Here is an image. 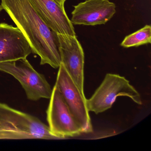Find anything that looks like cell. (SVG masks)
Here are the masks:
<instances>
[{"label":"cell","instance_id":"cell-1","mask_svg":"<svg viewBox=\"0 0 151 151\" xmlns=\"http://www.w3.org/2000/svg\"><path fill=\"white\" fill-rule=\"evenodd\" d=\"M3 9L22 32L40 65L58 68L61 63L57 33L40 17L29 0H1Z\"/></svg>","mask_w":151,"mask_h":151},{"label":"cell","instance_id":"cell-2","mask_svg":"<svg viewBox=\"0 0 151 151\" xmlns=\"http://www.w3.org/2000/svg\"><path fill=\"white\" fill-rule=\"evenodd\" d=\"M60 139L37 117L0 102V139Z\"/></svg>","mask_w":151,"mask_h":151},{"label":"cell","instance_id":"cell-3","mask_svg":"<svg viewBox=\"0 0 151 151\" xmlns=\"http://www.w3.org/2000/svg\"><path fill=\"white\" fill-rule=\"evenodd\" d=\"M127 96L138 105L142 104L138 92L124 77L108 73L93 95L86 100L88 111L99 114L111 108L118 96Z\"/></svg>","mask_w":151,"mask_h":151},{"label":"cell","instance_id":"cell-4","mask_svg":"<svg viewBox=\"0 0 151 151\" xmlns=\"http://www.w3.org/2000/svg\"><path fill=\"white\" fill-rule=\"evenodd\" d=\"M0 70L16 78L30 100L50 99L52 89L44 75L38 72L26 58L0 63Z\"/></svg>","mask_w":151,"mask_h":151},{"label":"cell","instance_id":"cell-5","mask_svg":"<svg viewBox=\"0 0 151 151\" xmlns=\"http://www.w3.org/2000/svg\"><path fill=\"white\" fill-rule=\"evenodd\" d=\"M59 68L55 84L64 101L83 133L92 132L85 95L82 94L62 63H60Z\"/></svg>","mask_w":151,"mask_h":151},{"label":"cell","instance_id":"cell-6","mask_svg":"<svg viewBox=\"0 0 151 151\" xmlns=\"http://www.w3.org/2000/svg\"><path fill=\"white\" fill-rule=\"evenodd\" d=\"M50 99L46 113L51 132L60 139L76 137L83 133L55 84Z\"/></svg>","mask_w":151,"mask_h":151},{"label":"cell","instance_id":"cell-7","mask_svg":"<svg viewBox=\"0 0 151 151\" xmlns=\"http://www.w3.org/2000/svg\"><path fill=\"white\" fill-rule=\"evenodd\" d=\"M61 63L79 88L84 92V53L76 36L57 34Z\"/></svg>","mask_w":151,"mask_h":151},{"label":"cell","instance_id":"cell-8","mask_svg":"<svg viewBox=\"0 0 151 151\" xmlns=\"http://www.w3.org/2000/svg\"><path fill=\"white\" fill-rule=\"evenodd\" d=\"M73 7L70 20L73 25L105 24L116 13L115 4L109 0H86Z\"/></svg>","mask_w":151,"mask_h":151},{"label":"cell","instance_id":"cell-9","mask_svg":"<svg viewBox=\"0 0 151 151\" xmlns=\"http://www.w3.org/2000/svg\"><path fill=\"white\" fill-rule=\"evenodd\" d=\"M32 50L19 28L0 24V63L26 58Z\"/></svg>","mask_w":151,"mask_h":151},{"label":"cell","instance_id":"cell-10","mask_svg":"<svg viewBox=\"0 0 151 151\" xmlns=\"http://www.w3.org/2000/svg\"><path fill=\"white\" fill-rule=\"evenodd\" d=\"M44 22L57 34L76 36L64 7L53 0H29Z\"/></svg>","mask_w":151,"mask_h":151},{"label":"cell","instance_id":"cell-11","mask_svg":"<svg viewBox=\"0 0 151 151\" xmlns=\"http://www.w3.org/2000/svg\"><path fill=\"white\" fill-rule=\"evenodd\" d=\"M151 43V26L146 25L137 31L126 36L121 45L123 47L129 48Z\"/></svg>","mask_w":151,"mask_h":151},{"label":"cell","instance_id":"cell-12","mask_svg":"<svg viewBox=\"0 0 151 151\" xmlns=\"http://www.w3.org/2000/svg\"><path fill=\"white\" fill-rule=\"evenodd\" d=\"M56 3L58 4L59 6L62 7H64V5L66 0H53Z\"/></svg>","mask_w":151,"mask_h":151},{"label":"cell","instance_id":"cell-13","mask_svg":"<svg viewBox=\"0 0 151 151\" xmlns=\"http://www.w3.org/2000/svg\"><path fill=\"white\" fill-rule=\"evenodd\" d=\"M3 9L2 8V6H1V5H0V13L1 12L2 10H3Z\"/></svg>","mask_w":151,"mask_h":151}]
</instances>
